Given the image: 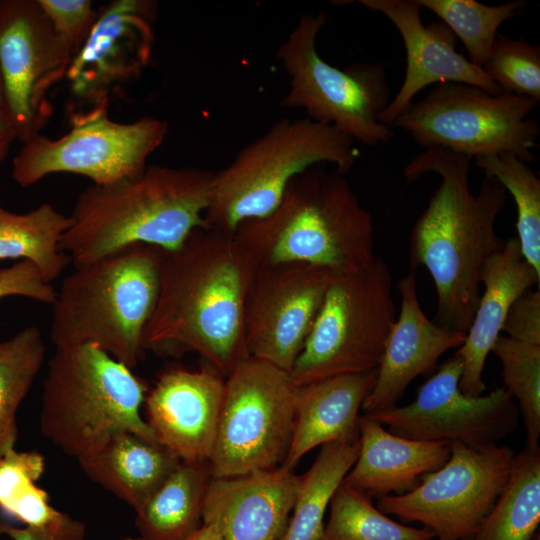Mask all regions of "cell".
<instances>
[{
    "label": "cell",
    "instance_id": "obj_28",
    "mask_svg": "<svg viewBox=\"0 0 540 540\" xmlns=\"http://www.w3.org/2000/svg\"><path fill=\"white\" fill-rule=\"evenodd\" d=\"M69 225V216L63 215L50 203H42L23 214L11 212L0 205V260H29L51 283L71 262L59 247Z\"/></svg>",
    "mask_w": 540,
    "mask_h": 540
},
{
    "label": "cell",
    "instance_id": "obj_40",
    "mask_svg": "<svg viewBox=\"0 0 540 540\" xmlns=\"http://www.w3.org/2000/svg\"><path fill=\"white\" fill-rule=\"evenodd\" d=\"M85 533L83 522L63 512L43 525H27L26 528L0 523V534H7L13 540H83Z\"/></svg>",
    "mask_w": 540,
    "mask_h": 540
},
{
    "label": "cell",
    "instance_id": "obj_13",
    "mask_svg": "<svg viewBox=\"0 0 540 540\" xmlns=\"http://www.w3.org/2000/svg\"><path fill=\"white\" fill-rule=\"evenodd\" d=\"M451 455L413 490L377 499L384 514L418 522L436 540H471L504 490L515 452L508 446L472 449L450 442Z\"/></svg>",
    "mask_w": 540,
    "mask_h": 540
},
{
    "label": "cell",
    "instance_id": "obj_18",
    "mask_svg": "<svg viewBox=\"0 0 540 540\" xmlns=\"http://www.w3.org/2000/svg\"><path fill=\"white\" fill-rule=\"evenodd\" d=\"M211 366L163 372L144 400L157 442L180 461L208 462L214 447L225 380Z\"/></svg>",
    "mask_w": 540,
    "mask_h": 540
},
{
    "label": "cell",
    "instance_id": "obj_22",
    "mask_svg": "<svg viewBox=\"0 0 540 540\" xmlns=\"http://www.w3.org/2000/svg\"><path fill=\"white\" fill-rule=\"evenodd\" d=\"M481 283L484 292L465 340L455 352L463 364L459 388L468 396H479L485 391L482 378L485 361L501 334L507 313L523 292L534 285L539 287L540 273L525 260L517 237H511L486 260Z\"/></svg>",
    "mask_w": 540,
    "mask_h": 540
},
{
    "label": "cell",
    "instance_id": "obj_6",
    "mask_svg": "<svg viewBox=\"0 0 540 540\" xmlns=\"http://www.w3.org/2000/svg\"><path fill=\"white\" fill-rule=\"evenodd\" d=\"M147 392L131 368L96 345L55 348L43 382L41 432L77 460L120 432L157 442L140 412Z\"/></svg>",
    "mask_w": 540,
    "mask_h": 540
},
{
    "label": "cell",
    "instance_id": "obj_20",
    "mask_svg": "<svg viewBox=\"0 0 540 540\" xmlns=\"http://www.w3.org/2000/svg\"><path fill=\"white\" fill-rule=\"evenodd\" d=\"M398 290L400 313L389 333L374 387L362 405L365 413L396 406L416 377L434 370L439 358L458 349L466 337V333L438 325L425 315L415 271L398 282Z\"/></svg>",
    "mask_w": 540,
    "mask_h": 540
},
{
    "label": "cell",
    "instance_id": "obj_36",
    "mask_svg": "<svg viewBox=\"0 0 540 540\" xmlns=\"http://www.w3.org/2000/svg\"><path fill=\"white\" fill-rule=\"evenodd\" d=\"M72 58L83 46L97 19L90 0H37Z\"/></svg>",
    "mask_w": 540,
    "mask_h": 540
},
{
    "label": "cell",
    "instance_id": "obj_32",
    "mask_svg": "<svg viewBox=\"0 0 540 540\" xmlns=\"http://www.w3.org/2000/svg\"><path fill=\"white\" fill-rule=\"evenodd\" d=\"M475 164L510 193L517 209V239L525 260L540 273V180L528 163L510 153L476 157Z\"/></svg>",
    "mask_w": 540,
    "mask_h": 540
},
{
    "label": "cell",
    "instance_id": "obj_1",
    "mask_svg": "<svg viewBox=\"0 0 540 540\" xmlns=\"http://www.w3.org/2000/svg\"><path fill=\"white\" fill-rule=\"evenodd\" d=\"M257 265L233 233L200 228L174 250H162L159 296L144 335L160 355L195 352L220 375L247 351L243 306Z\"/></svg>",
    "mask_w": 540,
    "mask_h": 540
},
{
    "label": "cell",
    "instance_id": "obj_2",
    "mask_svg": "<svg viewBox=\"0 0 540 540\" xmlns=\"http://www.w3.org/2000/svg\"><path fill=\"white\" fill-rule=\"evenodd\" d=\"M472 158L442 148H427L404 168L407 183L435 172L441 183L410 234L409 264L423 266L437 293L436 323L466 333L480 298V274L486 260L503 245L496 219L508 192L494 177L480 190L469 188Z\"/></svg>",
    "mask_w": 540,
    "mask_h": 540
},
{
    "label": "cell",
    "instance_id": "obj_11",
    "mask_svg": "<svg viewBox=\"0 0 540 540\" xmlns=\"http://www.w3.org/2000/svg\"><path fill=\"white\" fill-rule=\"evenodd\" d=\"M297 388L288 372L254 357L229 373L208 461L212 478L283 464L293 434Z\"/></svg>",
    "mask_w": 540,
    "mask_h": 540
},
{
    "label": "cell",
    "instance_id": "obj_14",
    "mask_svg": "<svg viewBox=\"0 0 540 540\" xmlns=\"http://www.w3.org/2000/svg\"><path fill=\"white\" fill-rule=\"evenodd\" d=\"M463 364L454 354L419 389L408 405L365 413L388 431L420 441L460 442L481 449L513 433L519 409L504 387L468 396L459 388Z\"/></svg>",
    "mask_w": 540,
    "mask_h": 540
},
{
    "label": "cell",
    "instance_id": "obj_35",
    "mask_svg": "<svg viewBox=\"0 0 540 540\" xmlns=\"http://www.w3.org/2000/svg\"><path fill=\"white\" fill-rule=\"evenodd\" d=\"M482 69L502 92L540 101V47L497 34Z\"/></svg>",
    "mask_w": 540,
    "mask_h": 540
},
{
    "label": "cell",
    "instance_id": "obj_12",
    "mask_svg": "<svg viewBox=\"0 0 540 540\" xmlns=\"http://www.w3.org/2000/svg\"><path fill=\"white\" fill-rule=\"evenodd\" d=\"M70 124V130L57 139L37 134L22 143L12 164L18 185L28 187L56 173L82 175L98 186L135 177L168 133L162 119L145 116L120 123L111 120L108 112L76 117Z\"/></svg>",
    "mask_w": 540,
    "mask_h": 540
},
{
    "label": "cell",
    "instance_id": "obj_19",
    "mask_svg": "<svg viewBox=\"0 0 540 540\" xmlns=\"http://www.w3.org/2000/svg\"><path fill=\"white\" fill-rule=\"evenodd\" d=\"M359 3L385 15L393 23L406 50L405 77L379 117L383 125L391 128L414 102V97L432 84L457 82L494 95L502 92L481 67L457 52L455 35L443 22L427 26L422 23V7L417 0H360Z\"/></svg>",
    "mask_w": 540,
    "mask_h": 540
},
{
    "label": "cell",
    "instance_id": "obj_15",
    "mask_svg": "<svg viewBox=\"0 0 540 540\" xmlns=\"http://www.w3.org/2000/svg\"><path fill=\"white\" fill-rule=\"evenodd\" d=\"M72 56L37 0H0V75L5 107L22 143L52 116L49 92Z\"/></svg>",
    "mask_w": 540,
    "mask_h": 540
},
{
    "label": "cell",
    "instance_id": "obj_7",
    "mask_svg": "<svg viewBox=\"0 0 540 540\" xmlns=\"http://www.w3.org/2000/svg\"><path fill=\"white\" fill-rule=\"evenodd\" d=\"M359 155L355 141L332 126L307 117L279 119L215 172L208 227L234 233L241 223L270 214L290 182L307 169L332 164L344 175Z\"/></svg>",
    "mask_w": 540,
    "mask_h": 540
},
{
    "label": "cell",
    "instance_id": "obj_45",
    "mask_svg": "<svg viewBox=\"0 0 540 540\" xmlns=\"http://www.w3.org/2000/svg\"><path fill=\"white\" fill-rule=\"evenodd\" d=\"M119 540H145L143 539L142 537H137V538H134V537H124V538H121Z\"/></svg>",
    "mask_w": 540,
    "mask_h": 540
},
{
    "label": "cell",
    "instance_id": "obj_42",
    "mask_svg": "<svg viewBox=\"0 0 540 540\" xmlns=\"http://www.w3.org/2000/svg\"><path fill=\"white\" fill-rule=\"evenodd\" d=\"M15 139L17 134L10 115L5 106H0V165Z\"/></svg>",
    "mask_w": 540,
    "mask_h": 540
},
{
    "label": "cell",
    "instance_id": "obj_29",
    "mask_svg": "<svg viewBox=\"0 0 540 540\" xmlns=\"http://www.w3.org/2000/svg\"><path fill=\"white\" fill-rule=\"evenodd\" d=\"M540 523V449L516 454L508 482L471 540H532Z\"/></svg>",
    "mask_w": 540,
    "mask_h": 540
},
{
    "label": "cell",
    "instance_id": "obj_41",
    "mask_svg": "<svg viewBox=\"0 0 540 540\" xmlns=\"http://www.w3.org/2000/svg\"><path fill=\"white\" fill-rule=\"evenodd\" d=\"M3 511L27 525H43L60 511L49 504L47 492L36 484L12 500Z\"/></svg>",
    "mask_w": 540,
    "mask_h": 540
},
{
    "label": "cell",
    "instance_id": "obj_24",
    "mask_svg": "<svg viewBox=\"0 0 540 540\" xmlns=\"http://www.w3.org/2000/svg\"><path fill=\"white\" fill-rule=\"evenodd\" d=\"M376 376L374 370L298 386L292 439L281 466L293 470L308 451L329 442L359 441V410Z\"/></svg>",
    "mask_w": 540,
    "mask_h": 540
},
{
    "label": "cell",
    "instance_id": "obj_34",
    "mask_svg": "<svg viewBox=\"0 0 540 540\" xmlns=\"http://www.w3.org/2000/svg\"><path fill=\"white\" fill-rule=\"evenodd\" d=\"M502 367L504 388L516 402L526 430V448H539L540 345L500 334L491 349Z\"/></svg>",
    "mask_w": 540,
    "mask_h": 540
},
{
    "label": "cell",
    "instance_id": "obj_44",
    "mask_svg": "<svg viewBox=\"0 0 540 540\" xmlns=\"http://www.w3.org/2000/svg\"><path fill=\"white\" fill-rule=\"evenodd\" d=\"M0 106H5L3 84L0 75Z\"/></svg>",
    "mask_w": 540,
    "mask_h": 540
},
{
    "label": "cell",
    "instance_id": "obj_33",
    "mask_svg": "<svg viewBox=\"0 0 540 540\" xmlns=\"http://www.w3.org/2000/svg\"><path fill=\"white\" fill-rule=\"evenodd\" d=\"M436 14L464 44L469 61L483 67L502 23L519 15L527 6L515 0L496 6L475 0H417Z\"/></svg>",
    "mask_w": 540,
    "mask_h": 540
},
{
    "label": "cell",
    "instance_id": "obj_4",
    "mask_svg": "<svg viewBox=\"0 0 540 540\" xmlns=\"http://www.w3.org/2000/svg\"><path fill=\"white\" fill-rule=\"evenodd\" d=\"M233 234L257 267L300 262L342 274L376 259L369 211L327 164L296 176L270 214L241 223Z\"/></svg>",
    "mask_w": 540,
    "mask_h": 540
},
{
    "label": "cell",
    "instance_id": "obj_10",
    "mask_svg": "<svg viewBox=\"0 0 540 540\" xmlns=\"http://www.w3.org/2000/svg\"><path fill=\"white\" fill-rule=\"evenodd\" d=\"M539 102L487 91L465 83L435 85L391 125L424 148H442L476 158L510 153L530 163L537 156L540 127L528 118Z\"/></svg>",
    "mask_w": 540,
    "mask_h": 540
},
{
    "label": "cell",
    "instance_id": "obj_3",
    "mask_svg": "<svg viewBox=\"0 0 540 540\" xmlns=\"http://www.w3.org/2000/svg\"><path fill=\"white\" fill-rule=\"evenodd\" d=\"M214 174L152 165L135 177L92 184L75 201L60 250L75 267L135 244L174 250L196 229L209 228Z\"/></svg>",
    "mask_w": 540,
    "mask_h": 540
},
{
    "label": "cell",
    "instance_id": "obj_39",
    "mask_svg": "<svg viewBox=\"0 0 540 540\" xmlns=\"http://www.w3.org/2000/svg\"><path fill=\"white\" fill-rule=\"evenodd\" d=\"M501 332L513 340L540 345L539 288L526 290L512 303Z\"/></svg>",
    "mask_w": 540,
    "mask_h": 540
},
{
    "label": "cell",
    "instance_id": "obj_21",
    "mask_svg": "<svg viewBox=\"0 0 540 540\" xmlns=\"http://www.w3.org/2000/svg\"><path fill=\"white\" fill-rule=\"evenodd\" d=\"M298 476L282 466L248 474L211 478L203 523L223 540H278L293 509Z\"/></svg>",
    "mask_w": 540,
    "mask_h": 540
},
{
    "label": "cell",
    "instance_id": "obj_16",
    "mask_svg": "<svg viewBox=\"0 0 540 540\" xmlns=\"http://www.w3.org/2000/svg\"><path fill=\"white\" fill-rule=\"evenodd\" d=\"M334 274L300 262L258 266L243 306L249 356L290 373Z\"/></svg>",
    "mask_w": 540,
    "mask_h": 540
},
{
    "label": "cell",
    "instance_id": "obj_43",
    "mask_svg": "<svg viewBox=\"0 0 540 540\" xmlns=\"http://www.w3.org/2000/svg\"><path fill=\"white\" fill-rule=\"evenodd\" d=\"M186 540H223V537L216 526L203 523L201 527Z\"/></svg>",
    "mask_w": 540,
    "mask_h": 540
},
{
    "label": "cell",
    "instance_id": "obj_46",
    "mask_svg": "<svg viewBox=\"0 0 540 540\" xmlns=\"http://www.w3.org/2000/svg\"><path fill=\"white\" fill-rule=\"evenodd\" d=\"M532 540H540V534L537 532Z\"/></svg>",
    "mask_w": 540,
    "mask_h": 540
},
{
    "label": "cell",
    "instance_id": "obj_37",
    "mask_svg": "<svg viewBox=\"0 0 540 540\" xmlns=\"http://www.w3.org/2000/svg\"><path fill=\"white\" fill-rule=\"evenodd\" d=\"M45 459L38 452H17L14 448L0 457V508L30 489L41 477Z\"/></svg>",
    "mask_w": 540,
    "mask_h": 540
},
{
    "label": "cell",
    "instance_id": "obj_8",
    "mask_svg": "<svg viewBox=\"0 0 540 540\" xmlns=\"http://www.w3.org/2000/svg\"><path fill=\"white\" fill-rule=\"evenodd\" d=\"M392 276L376 258L334 274L305 345L289 373L296 386L377 370L396 319Z\"/></svg>",
    "mask_w": 540,
    "mask_h": 540
},
{
    "label": "cell",
    "instance_id": "obj_27",
    "mask_svg": "<svg viewBox=\"0 0 540 540\" xmlns=\"http://www.w3.org/2000/svg\"><path fill=\"white\" fill-rule=\"evenodd\" d=\"M359 453V441L321 446L311 467L298 476L293 515L278 540H321L327 506Z\"/></svg>",
    "mask_w": 540,
    "mask_h": 540
},
{
    "label": "cell",
    "instance_id": "obj_25",
    "mask_svg": "<svg viewBox=\"0 0 540 540\" xmlns=\"http://www.w3.org/2000/svg\"><path fill=\"white\" fill-rule=\"evenodd\" d=\"M78 462L90 480L137 512L181 461L159 443L125 431Z\"/></svg>",
    "mask_w": 540,
    "mask_h": 540
},
{
    "label": "cell",
    "instance_id": "obj_9",
    "mask_svg": "<svg viewBox=\"0 0 540 540\" xmlns=\"http://www.w3.org/2000/svg\"><path fill=\"white\" fill-rule=\"evenodd\" d=\"M326 22L323 12L303 15L277 55L289 76L285 108H300L306 117L332 126L355 142L377 146L392 140L391 128L379 117L390 102L386 70L377 62L344 68L326 62L316 49Z\"/></svg>",
    "mask_w": 540,
    "mask_h": 540
},
{
    "label": "cell",
    "instance_id": "obj_30",
    "mask_svg": "<svg viewBox=\"0 0 540 540\" xmlns=\"http://www.w3.org/2000/svg\"><path fill=\"white\" fill-rule=\"evenodd\" d=\"M46 356L38 326L22 329L0 341V457L14 448L16 413L37 377Z\"/></svg>",
    "mask_w": 540,
    "mask_h": 540
},
{
    "label": "cell",
    "instance_id": "obj_38",
    "mask_svg": "<svg viewBox=\"0 0 540 540\" xmlns=\"http://www.w3.org/2000/svg\"><path fill=\"white\" fill-rule=\"evenodd\" d=\"M56 292L39 268L29 260H19L0 269V299L20 296L52 305Z\"/></svg>",
    "mask_w": 540,
    "mask_h": 540
},
{
    "label": "cell",
    "instance_id": "obj_17",
    "mask_svg": "<svg viewBox=\"0 0 540 540\" xmlns=\"http://www.w3.org/2000/svg\"><path fill=\"white\" fill-rule=\"evenodd\" d=\"M156 14L157 4L148 0H114L98 10L66 73L69 119L108 112L110 98L140 77L151 57Z\"/></svg>",
    "mask_w": 540,
    "mask_h": 540
},
{
    "label": "cell",
    "instance_id": "obj_23",
    "mask_svg": "<svg viewBox=\"0 0 540 540\" xmlns=\"http://www.w3.org/2000/svg\"><path fill=\"white\" fill-rule=\"evenodd\" d=\"M359 453L342 483L367 497L401 495L416 488L451 455L448 441L407 439L361 415Z\"/></svg>",
    "mask_w": 540,
    "mask_h": 540
},
{
    "label": "cell",
    "instance_id": "obj_26",
    "mask_svg": "<svg viewBox=\"0 0 540 540\" xmlns=\"http://www.w3.org/2000/svg\"><path fill=\"white\" fill-rule=\"evenodd\" d=\"M212 478L208 462L181 461L136 512L145 540H186L203 524V508Z\"/></svg>",
    "mask_w": 540,
    "mask_h": 540
},
{
    "label": "cell",
    "instance_id": "obj_5",
    "mask_svg": "<svg viewBox=\"0 0 540 540\" xmlns=\"http://www.w3.org/2000/svg\"><path fill=\"white\" fill-rule=\"evenodd\" d=\"M162 249L135 244L76 266L52 303L55 348L93 344L133 369L145 357L144 335L160 288Z\"/></svg>",
    "mask_w": 540,
    "mask_h": 540
},
{
    "label": "cell",
    "instance_id": "obj_31",
    "mask_svg": "<svg viewBox=\"0 0 540 540\" xmlns=\"http://www.w3.org/2000/svg\"><path fill=\"white\" fill-rule=\"evenodd\" d=\"M330 515L321 540H433L432 531L397 522L370 498L343 483L330 501Z\"/></svg>",
    "mask_w": 540,
    "mask_h": 540
}]
</instances>
